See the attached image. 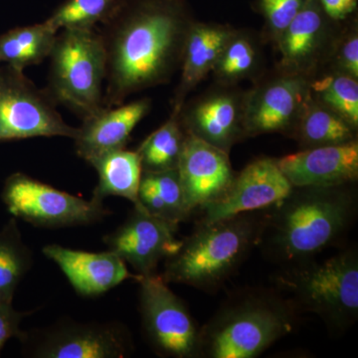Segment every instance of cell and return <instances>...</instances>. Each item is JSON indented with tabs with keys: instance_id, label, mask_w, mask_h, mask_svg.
Segmentation results:
<instances>
[{
	"instance_id": "cell-7",
	"label": "cell",
	"mask_w": 358,
	"mask_h": 358,
	"mask_svg": "<svg viewBox=\"0 0 358 358\" xmlns=\"http://www.w3.org/2000/svg\"><path fill=\"white\" fill-rule=\"evenodd\" d=\"M1 199L14 218L50 229L92 225L112 214L103 201L85 200L22 173L6 178Z\"/></svg>"
},
{
	"instance_id": "cell-3",
	"label": "cell",
	"mask_w": 358,
	"mask_h": 358,
	"mask_svg": "<svg viewBox=\"0 0 358 358\" xmlns=\"http://www.w3.org/2000/svg\"><path fill=\"white\" fill-rule=\"evenodd\" d=\"M268 209L209 224H197L180 248L166 260L162 279L203 292L220 289L258 246Z\"/></svg>"
},
{
	"instance_id": "cell-12",
	"label": "cell",
	"mask_w": 358,
	"mask_h": 358,
	"mask_svg": "<svg viewBox=\"0 0 358 358\" xmlns=\"http://www.w3.org/2000/svg\"><path fill=\"white\" fill-rule=\"evenodd\" d=\"M307 75L285 72L263 82L244 96L245 136L282 133L293 136L310 96Z\"/></svg>"
},
{
	"instance_id": "cell-21",
	"label": "cell",
	"mask_w": 358,
	"mask_h": 358,
	"mask_svg": "<svg viewBox=\"0 0 358 358\" xmlns=\"http://www.w3.org/2000/svg\"><path fill=\"white\" fill-rule=\"evenodd\" d=\"M98 173V185L93 199L103 201L109 196L122 197L131 201L134 206L140 204V190L143 167L136 150L126 148L110 150L88 162Z\"/></svg>"
},
{
	"instance_id": "cell-25",
	"label": "cell",
	"mask_w": 358,
	"mask_h": 358,
	"mask_svg": "<svg viewBox=\"0 0 358 358\" xmlns=\"http://www.w3.org/2000/svg\"><path fill=\"white\" fill-rule=\"evenodd\" d=\"M185 138L186 131L179 119V113L173 112L171 117L150 134L136 150L143 173L178 169Z\"/></svg>"
},
{
	"instance_id": "cell-29",
	"label": "cell",
	"mask_w": 358,
	"mask_h": 358,
	"mask_svg": "<svg viewBox=\"0 0 358 358\" xmlns=\"http://www.w3.org/2000/svg\"><path fill=\"white\" fill-rule=\"evenodd\" d=\"M143 176L154 186L173 222L179 224L192 215L186 207L178 169L159 173H143Z\"/></svg>"
},
{
	"instance_id": "cell-20",
	"label": "cell",
	"mask_w": 358,
	"mask_h": 358,
	"mask_svg": "<svg viewBox=\"0 0 358 358\" xmlns=\"http://www.w3.org/2000/svg\"><path fill=\"white\" fill-rule=\"evenodd\" d=\"M233 32L221 25L192 23L183 48L180 82L174 96L173 112L180 113L186 96L213 70Z\"/></svg>"
},
{
	"instance_id": "cell-9",
	"label": "cell",
	"mask_w": 358,
	"mask_h": 358,
	"mask_svg": "<svg viewBox=\"0 0 358 358\" xmlns=\"http://www.w3.org/2000/svg\"><path fill=\"white\" fill-rule=\"evenodd\" d=\"M138 282L141 326L155 353L162 357H199L200 329L185 301L162 275L143 277Z\"/></svg>"
},
{
	"instance_id": "cell-17",
	"label": "cell",
	"mask_w": 358,
	"mask_h": 358,
	"mask_svg": "<svg viewBox=\"0 0 358 358\" xmlns=\"http://www.w3.org/2000/svg\"><path fill=\"white\" fill-rule=\"evenodd\" d=\"M277 164L294 187L352 185L358 178L357 140L303 148L277 159Z\"/></svg>"
},
{
	"instance_id": "cell-13",
	"label": "cell",
	"mask_w": 358,
	"mask_h": 358,
	"mask_svg": "<svg viewBox=\"0 0 358 358\" xmlns=\"http://www.w3.org/2000/svg\"><path fill=\"white\" fill-rule=\"evenodd\" d=\"M293 188L278 166L277 159H257L235 176L222 196L200 210L202 217L199 224L272 208L286 199Z\"/></svg>"
},
{
	"instance_id": "cell-11",
	"label": "cell",
	"mask_w": 358,
	"mask_h": 358,
	"mask_svg": "<svg viewBox=\"0 0 358 358\" xmlns=\"http://www.w3.org/2000/svg\"><path fill=\"white\" fill-rule=\"evenodd\" d=\"M178 225L152 215L138 205L122 225L103 237V243L131 266L136 275L148 277L157 274L159 263L180 248L182 240L176 237Z\"/></svg>"
},
{
	"instance_id": "cell-4",
	"label": "cell",
	"mask_w": 358,
	"mask_h": 358,
	"mask_svg": "<svg viewBox=\"0 0 358 358\" xmlns=\"http://www.w3.org/2000/svg\"><path fill=\"white\" fill-rule=\"evenodd\" d=\"M296 310L288 299L272 292L237 294L200 329L199 357H260L293 331Z\"/></svg>"
},
{
	"instance_id": "cell-26",
	"label": "cell",
	"mask_w": 358,
	"mask_h": 358,
	"mask_svg": "<svg viewBox=\"0 0 358 358\" xmlns=\"http://www.w3.org/2000/svg\"><path fill=\"white\" fill-rule=\"evenodd\" d=\"M313 100L333 110L355 129L358 126L357 79L336 72L310 81Z\"/></svg>"
},
{
	"instance_id": "cell-14",
	"label": "cell",
	"mask_w": 358,
	"mask_h": 358,
	"mask_svg": "<svg viewBox=\"0 0 358 358\" xmlns=\"http://www.w3.org/2000/svg\"><path fill=\"white\" fill-rule=\"evenodd\" d=\"M227 152L186 134L178 171L190 214L222 196L235 174Z\"/></svg>"
},
{
	"instance_id": "cell-22",
	"label": "cell",
	"mask_w": 358,
	"mask_h": 358,
	"mask_svg": "<svg viewBox=\"0 0 358 358\" xmlns=\"http://www.w3.org/2000/svg\"><path fill=\"white\" fill-rule=\"evenodd\" d=\"M57 32L46 21L20 26L0 35V63L24 71L50 55Z\"/></svg>"
},
{
	"instance_id": "cell-8",
	"label": "cell",
	"mask_w": 358,
	"mask_h": 358,
	"mask_svg": "<svg viewBox=\"0 0 358 358\" xmlns=\"http://www.w3.org/2000/svg\"><path fill=\"white\" fill-rule=\"evenodd\" d=\"M76 134L47 90L39 89L24 71L0 66V143L53 136L73 140Z\"/></svg>"
},
{
	"instance_id": "cell-23",
	"label": "cell",
	"mask_w": 358,
	"mask_h": 358,
	"mask_svg": "<svg viewBox=\"0 0 358 358\" xmlns=\"http://www.w3.org/2000/svg\"><path fill=\"white\" fill-rule=\"evenodd\" d=\"M355 129L333 110L308 98L293 136L303 148L341 145L357 140Z\"/></svg>"
},
{
	"instance_id": "cell-2",
	"label": "cell",
	"mask_w": 358,
	"mask_h": 358,
	"mask_svg": "<svg viewBox=\"0 0 358 358\" xmlns=\"http://www.w3.org/2000/svg\"><path fill=\"white\" fill-rule=\"evenodd\" d=\"M352 185L294 187L268 210L258 246L268 259L288 266L331 247L355 220L357 196Z\"/></svg>"
},
{
	"instance_id": "cell-31",
	"label": "cell",
	"mask_w": 358,
	"mask_h": 358,
	"mask_svg": "<svg viewBox=\"0 0 358 358\" xmlns=\"http://www.w3.org/2000/svg\"><path fill=\"white\" fill-rule=\"evenodd\" d=\"M338 72L357 79L358 78V34L348 32L339 41L334 55Z\"/></svg>"
},
{
	"instance_id": "cell-6",
	"label": "cell",
	"mask_w": 358,
	"mask_h": 358,
	"mask_svg": "<svg viewBox=\"0 0 358 358\" xmlns=\"http://www.w3.org/2000/svg\"><path fill=\"white\" fill-rule=\"evenodd\" d=\"M48 88L55 103L85 119L103 108L107 73L102 35L93 29H61L50 55Z\"/></svg>"
},
{
	"instance_id": "cell-27",
	"label": "cell",
	"mask_w": 358,
	"mask_h": 358,
	"mask_svg": "<svg viewBox=\"0 0 358 358\" xmlns=\"http://www.w3.org/2000/svg\"><path fill=\"white\" fill-rule=\"evenodd\" d=\"M259 63V49L254 40L248 34L234 31L212 71L219 82L229 85L255 74Z\"/></svg>"
},
{
	"instance_id": "cell-24",
	"label": "cell",
	"mask_w": 358,
	"mask_h": 358,
	"mask_svg": "<svg viewBox=\"0 0 358 358\" xmlns=\"http://www.w3.org/2000/svg\"><path fill=\"white\" fill-rule=\"evenodd\" d=\"M34 260L23 242L16 218L0 230V303H13L14 294Z\"/></svg>"
},
{
	"instance_id": "cell-33",
	"label": "cell",
	"mask_w": 358,
	"mask_h": 358,
	"mask_svg": "<svg viewBox=\"0 0 358 358\" xmlns=\"http://www.w3.org/2000/svg\"><path fill=\"white\" fill-rule=\"evenodd\" d=\"M324 13L333 20H343L355 10L357 0H320Z\"/></svg>"
},
{
	"instance_id": "cell-1",
	"label": "cell",
	"mask_w": 358,
	"mask_h": 358,
	"mask_svg": "<svg viewBox=\"0 0 358 358\" xmlns=\"http://www.w3.org/2000/svg\"><path fill=\"white\" fill-rule=\"evenodd\" d=\"M106 21L103 107L167 83L180 67L192 23L173 0H150L124 13L115 11Z\"/></svg>"
},
{
	"instance_id": "cell-18",
	"label": "cell",
	"mask_w": 358,
	"mask_h": 358,
	"mask_svg": "<svg viewBox=\"0 0 358 358\" xmlns=\"http://www.w3.org/2000/svg\"><path fill=\"white\" fill-rule=\"evenodd\" d=\"M150 109L148 99L127 105L102 108L83 119L74 141L77 155L87 162L94 157L126 148L134 129Z\"/></svg>"
},
{
	"instance_id": "cell-16",
	"label": "cell",
	"mask_w": 358,
	"mask_h": 358,
	"mask_svg": "<svg viewBox=\"0 0 358 358\" xmlns=\"http://www.w3.org/2000/svg\"><path fill=\"white\" fill-rule=\"evenodd\" d=\"M243 103V96L235 92L219 90L181 108L179 119L186 134L229 154L245 136Z\"/></svg>"
},
{
	"instance_id": "cell-28",
	"label": "cell",
	"mask_w": 358,
	"mask_h": 358,
	"mask_svg": "<svg viewBox=\"0 0 358 358\" xmlns=\"http://www.w3.org/2000/svg\"><path fill=\"white\" fill-rule=\"evenodd\" d=\"M117 0H67L46 22L56 31L61 29H93L117 10Z\"/></svg>"
},
{
	"instance_id": "cell-32",
	"label": "cell",
	"mask_w": 358,
	"mask_h": 358,
	"mask_svg": "<svg viewBox=\"0 0 358 358\" xmlns=\"http://www.w3.org/2000/svg\"><path fill=\"white\" fill-rule=\"evenodd\" d=\"M28 315L14 310L13 303H0V352L11 338L22 341L26 333L20 329V324Z\"/></svg>"
},
{
	"instance_id": "cell-30",
	"label": "cell",
	"mask_w": 358,
	"mask_h": 358,
	"mask_svg": "<svg viewBox=\"0 0 358 358\" xmlns=\"http://www.w3.org/2000/svg\"><path fill=\"white\" fill-rule=\"evenodd\" d=\"M308 0H262L261 6L267 20L268 35L277 44L282 33Z\"/></svg>"
},
{
	"instance_id": "cell-19",
	"label": "cell",
	"mask_w": 358,
	"mask_h": 358,
	"mask_svg": "<svg viewBox=\"0 0 358 358\" xmlns=\"http://www.w3.org/2000/svg\"><path fill=\"white\" fill-rule=\"evenodd\" d=\"M327 34L319 3L308 0L277 42L284 72L307 75L319 59Z\"/></svg>"
},
{
	"instance_id": "cell-10",
	"label": "cell",
	"mask_w": 358,
	"mask_h": 358,
	"mask_svg": "<svg viewBox=\"0 0 358 358\" xmlns=\"http://www.w3.org/2000/svg\"><path fill=\"white\" fill-rule=\"evenodd\" d=\"M26 355L37 358H124L134 341L121 322H78L65 320L32 333L22 341Z\"/></svg>"
},
{
	"instance_id": "cell-15",
	"label": "cell",
	"mask_w": 358,
	"mask_h": 358,
	"mask_svg": "<svg viewBox=\"0 0 358 358\" xmlns=\"http://www.w3.org/2000/svg\"><path fill=\"white\" fill-rule=\"evenodd\" d=\"M42 252L61 268L74 291L81 296H101L127 280L140 282L143 278L131 274L126 262L110 250L95 253L50 244Z\"/></svg>"
},
{
	"instance_id": "cell-5",
	"label": "cell",
	"mask_w": 358,
	"mask_h": 358,
	"mask_svg": "<svg viewBox=\"0 0 358 358\" xmlns=\"http://www.w3.org/2000/svg\"><path fill=\"white\" fill-rule=\"evenodd\" d=\"M275 284L296 310L320 315L327 326L345 331L358 317V256L345 250L322 262L289 265Z\"/></svg>"
}]
</instances>
